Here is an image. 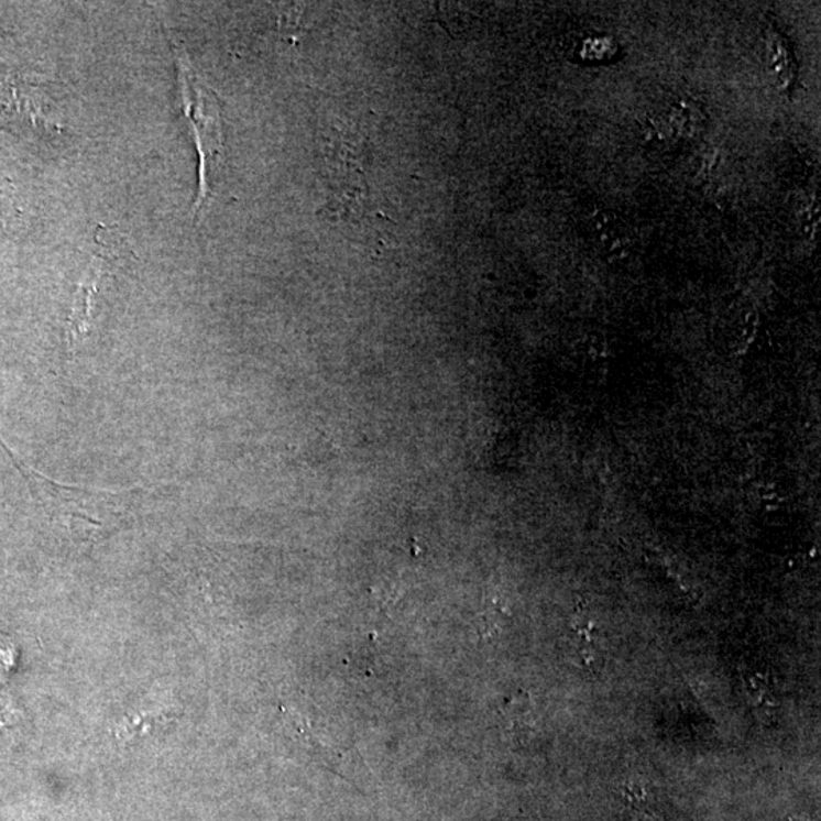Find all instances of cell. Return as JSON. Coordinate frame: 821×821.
<instances>
[{
    "mask_svg": "<svg viewBox=\"0 0 821 821\" xmlns=\"http://www.w3.org/2000/svg\"><path fill=\"white\" fill-rule=\"evenodd\" d=\"M175 65H177L178 91L183 118L193 130L201 161L199 171V195L195 202V215L205 206L209 195V174L221 154V129H219V102L217 97L194 70L193 62L182 43L171 37Z\"/></svg>",
    "mask_w": 821,
    "mask_h": 821,
    "instance_id": "1",
    "label": "cell"
},
{
    "mask_svg": "<svg viewBox=\"0 0 821 821\" xmlns=\"http://www.w3.org/2000/svg\"><path fill=\"white\" fill-rule=\"evenodd\" d=\"M52 101L43 86H35L22 78L0 81V109L8 122L28 134L54 135L62 131L47 113Z\"/></svg>",
    "mask_w": 821,
    "mask_h": 821,
    "instance_id": "2",
    "label": "cell"
},
{
    "mask_svg": "<svg viewBox=\"0 0 821 821\" xmlns=\"http://www.w3.org/2000/svg\"><path fill=\"white\" fill-rule=\"evenodd\" d=\"M103 237L98 238V244L101 245V251L95 256L94 263L90 265L89 273L84 277L81 285L78 286L77 294L74 297V306H72V314L69 317V325H67V333H69L70 344L83 338V335L89 330L90 317H91V302L94 296L97 294L98 282L101 278L102 270L106 269L107 261H109L110 251V238L111 230L102 229Z\"/></svg>",
    "mask_w": 821,
    "mask_h": 821,
    "instance_id": "3",
    "label": "cell"
},
{
    "mask_svg": "<svg viewBox=\"0 0 821 821\" xmlns=\"http://www.w3.org/2000/svg\"><path fill=\"white\" fill-rule=\"evenodd\" d=\"M745 696L760 719H773L779 708V700L770 687V681L763 674L744 677Z\"/></svg>",
    "mask_w": 821,
    "mask_h": 821,
    "instance_id": "4",
    "label": "cell"
},
{
    "mask_svg": "<svg viewBox=\"0 0 821 821\" xmlns=\"http://www.w3.org/2000/svg\"><path fill=\"white\" fill-rule=\"evenodd\" d=\"M504 719L507 721V727L514 738H524L529 735L534 727L533 711L529 703L522 700H514L505 707Z\"/></svg>",
    "mask_w": 821,
    "mask_h": 821,
    "instance_id": "5",
    "label": "cell"
},
{
    "mask_svg": "<svg viewBox=\"0 0 821 821\" xmlns=\"http://www.w3.org/2000/svg\"><path fill=\"white\" fill-rule=\"evenodd\" d=\"M592 229L601 244L610 250L623 251L625 249V233L620 225H616L605 212H598L592 218Z\"/></svg>",
    "mask_w": 821,
    "mask_h": 821,
    "instance_id": "6",
    "label": "cell"
},
{
    "mask_svg": "<svg viewBox=\"0 0 821 821\" xmlns=\"http://www.w3.org/2000/svg\"><path fill=\"white\" fill-rule=\"evenodd\" d=\"M19 649L10 636L0 633V688L6 687L8 677L18 667Z\"/></svg>",
    "mask_w": 821,
    "mask_h": 821,
    "instance_id": "7",
    "label": "cell"
}]
</instances>
